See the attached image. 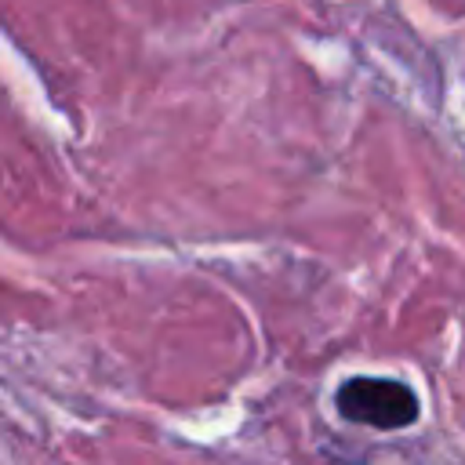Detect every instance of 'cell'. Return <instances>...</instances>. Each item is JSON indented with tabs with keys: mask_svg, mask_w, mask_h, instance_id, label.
I'll use <instances>...</instances> for the list:
<instances>
[{
	"mask_svg": "<svg viewBox=\"0 0 465 465\" xmlns=\"http://www.w3.org/2000/svg\"><path fill=\"white\" fill-rule=\"evenodd\" d=\"M334 407L345 421L367 425V429H407L421 414V400L407 381L396 378H349L334 392Z\"/></svg>",
	"mask_w": 465,
	"mask_h": 465,
	"instance_id": "6da1fadb",
	"label": "cell"
}]
</instances>
